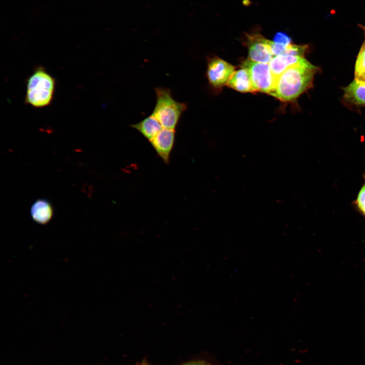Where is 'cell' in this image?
<instances>
[{
  "label": "cell",
  "instance_id": "cell-16",
  "mask_svg": "<svg viewBox=\"0 0 365 365\" xmlns=\"http://www.w3.org/2000/svg\"><path fill=\"white\" fill-rule=\"evenodd\" d=\"M182 365H210V364L203 361H191L188 362L187 363H185Z\"/></svg>",
  "mask_w": 365,
  "mask_h": 365
},
{
  "label": "cell",
  "instance_id": "cell-9",
  "mask_svg": "<svg viewBox=\"0 0 365 365\" xmlns=\"http://www.w3.org/2000/svg\"><path fill=\"white\" fill-rule=\"evenodd\" d=\"M227 86L242 93L257 92L253 86L248 70L242 67L234 71Z\"/></svg>",
  "mask_w": 365,
  "mask_h": 365
},
{
  "label": "cell",
  "instance_id": "cell-15",
  "mask_svg": "<svg viewBox=\"0 0 365 365\" xmlns=\"http://www.w3.org/2000/svg\"><path fill=\"white\" fill-rule=\"evenodd\" d=\"M273 41L285 46L291 44L290 38L287 34L281 32H278L275 34L273 38Z\"/></svg>",
  "mask_w": 365,
  "mask_h": 365
},
{
  "label": "cell",
  "instance_id": "cell-7",
  "mask_svg": "<svg viewBox=\"0 0 365 365\" xmlns=\"http://www.w3.org/2000/svg\"><path fill=\"white\" fill-rule=\"evenodd\" d=\"M175 138V129L163 128L150 142L158 155L168 163Z\"/></svg>",
  "mask_w": 365,
  "mask_h": 365
},
{
  "label": "cell",
  "instance_id": "cell-17",
  "mask_svg": "<svg viewBox=\"0 0 365 365\" xmlns=\"http://www.w3.org/2000/svg\"><path fill=\"white\" fill-rule=\"evenodd\" d=\"M137 365H150L148 362L145 361H141L137 364Z\"/></svg>",
  "mask_w": 365,
  "mask_h": 365
},
{
  "label": "cell",
  "instance_id": "cell-13",
  "mask_svg": "<svg viewBox=\"0 0 365 365\" xmlns=\"http://www.w3.org/2000/svg\"><path fill=\"white\" fill-rule=\"evenodd\" d=\"M354 77V80L365 82V41L357 55L355 65Z\"/></svg>",
  "mask_w": 365,
  "mask_h": 365
},
{
  "label": "cell",
  "instance_id": "cell-18",
  "mask_svg": "<svg viewBox=\"0 0 365 365\" xmlns=\"http://www.w3.org/2000/svg\"><path fill=\"white\" fill-rule=\"evenodd\" d=\"M360 27L362 28V29L363 30L364 34H365V26H362L361 25Z\"/></svg>",
  "mask_w": 365,
  "mask_h": 365
},
{
  "label": "cell",
  "instance_id": "cell-10",
  "mask_svg": "<svg viewBox=\"0 0 365 365\" xmlns=\"http://www.w3.org/2000/svg\"><path fill=\"white\" fill-rule=\"evenodd\" d=\"M130 126L138 131L149 141L163 128L157 119L152 114Z\"/></svg>",
  "mask_w": 365,
  "mask_h": 365
},
{
  "label": "cell",
  "instance_id": "cell-6",
  "mask_svg": "<svg viewBox=\"0 0 365 365\" xmlns=\"http://www.w3.org/2000/svg\"><path fill=\"white\" fill-rule=\"evenodd\" d=\"M245 45L248 48V59L269 63L274 57L268 45V40L259 33L246 34Z\"/></svg>",
  "mask_w": 365,
  "mask_h": 365
},
{
  "label": "cell",
  "instance_id": "cell-11",
  "mask_svg": "<svg viewBox=\"0 0 365 365\" xmlns=\"http://www.w3.org/2000/svg\"><path fill=\"white\" fill-rule=\"evenodd\" d=\"M344 97L354 104L365 105V82L354 80L345 88Z\"/></svg>",
  "mask_w": 365,
  "mask_h": 365
},
{
  "label": "cell",
  "instance_id": "cell-14",
  "mask_svg": "<svg viewBox=\"0 0 365 365\" xmlns=\"http://www.w3.org/2000/svg\"><path fill=\"white\" fill-rule=\"evenodd\" d=\"M355 204L358 210L365 216V184L358 194Z\"/></svg>",
  "mask_w": 365,
  "mask_h": 365
},
{
  "label": "cell",
  "instance_id": "cell-8",
  "mask_svg": "<svg viewBox=\"0 0 365 365\" xmlns=\"http://www.w3.org/2000/svg\"><path fill=\"white\" fill-rule=\"evenodd\" d=\"M305 60L304 57L290 54H281L273 57L269 64L275 84L279 77L287 68Z\"/></svg>",
  "mask_w": 365,
  "mask_h": 365
},
{
  "label": "cell",
  "instance_id": "cell-2",
  "mask_svg": "<svg viewBox=\"0 0 365 365\" xmlns=\"http://www.w3.org/2000/svg\"><path fill=\"white\" fill-rule=\"evenodd\" d=\"M55 88V79L44 68L38 67L27 81L25 101L34 107L48 106Z\"/></svg>",
  "mask_w": 365,
  "mask_h": 365
},
{
  "label": "cell",
  "instance_id": "cell-1",
  "mask_svg": "<svg viewBox=\"0 0 365 365\" xmlns=\"http://www.w3.org/2000/svg\"><path fill=\"white\" fill-rule=\"evenodd\" d=\"M318 69L307 60L289 67L279 77L270 95L283 102L295 101L312 87Z\"/></svg>",
  "mask_w": 365,
  "mask_h": 365
},
{
  "label": "cell",
  "instance_id": "cell-5",
  "mask_svg": "<svg viewBox=\"0 0 365 365\" xmlns=\"http://www.w3.org/2000/svg\"><path fill=\"white\" fill-rule=\"evenodd\" d=\"M235 67L217 56L208 58L206 77L210 86L215 90L227 85Z\"/></svg>",
  "mask_w": 365,
  "mask_h": 365
},
{
  "label": "cell",
  "instance_id": "cell-12",
  "mask_svg": "<svg viewBox=\"0 0 365 365\" xmlns=\"http://www.w3.org/2000/svg\"><path fill=\"white\" fill-rule=\"evenodd\" d=\"M30 213L33 220L38 223L45 224L52 218L53 209L50 203L45 199H39L32 205Z\"/></svg>",
  "mask_w": 365,
  "mask_h": 365
},
{
  "label": "cell",
  "instance_id": "cell-4",
  "mask_svg": "<svg viewBox=\"0 0 365 365\" xmlns=\"http://www.w3.org/2000/svg\"><path fill=\"white\" fill-rule=\"evenodd\" d=\"M241 67L248 70L256 92L271 94L274 89L275 82L269 63L255 62L247 59L242 61Z\"/></svg>",
  "mask_w": 365,
  "mask_h": 365
},
{
  "label": "cell",
  "instance_id": "cell-3",
  "mask_svg": "<svg viewBox=\"0 0 365 365\" xmlns=\"http://www.w3.org/2000/svg\"><path fill=\"white\" fill-rule=\"evenodd\" d=\"M155 92L156 102L152 114L163 128L175 129L187 104L174 100L169 88L157 87Z\"/></svg>",
  "mask_w": 365,
  "mask_h": 365
}]
</instances>
